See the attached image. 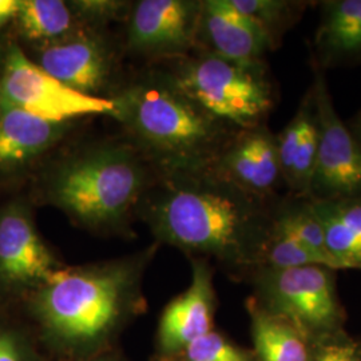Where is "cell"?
Masks as SVG:
<instances>
[{
  "instance_id": "cell-1",
  "label": "cell",
  "mask_w": 361,
  "mask_h": 361,
  "mask_svg": "<svg viewBox=\"0 0 361 361\" xmlns=\"http://www.w3.org/2000/svg\"><path fill=\"white\" fill-rule=\"evenodd\" d=\"M280 198L246 192L209 165L165 174L147 189L138 212L170 245L231 265H261Z\"/></svg>"
},
{
  "instance_id": "cell-2",
  "label": "cell",
  "mask_w": 361,
  "mask_h": 361,
  "mask_svg": "<svg viewBox=\"0 0 361 361\" xmlns=\"http://www.w3.org/2000/svg\"><path fill=\"white\" fill-rule=\"evenodd\" d=\"M146 162L133 142L90 143L47 159L32 176V198L62 210L80 226L121 228L153 185Z\"/></svg>"
},
{
  "instance_id": "cell-3",
  "label": "cell",
  "mask_w": 361,
  "mask_h": 361,
  "mask_svg": "<svg viewBox=\"0 0 361 361\" xmlns=\"http://www.w3.org/2000/svg\"><path fill=\"white\" fill-rule=\"evenodd\" d=\"M116 118L164 176L212 165L240 131L207 114L170 80H143L110 97Z\"/></svg>"
},
{
  "instance_id": "cell-4",
  "label": "cell",
  "mask_w": 361,
  "mask_h": 361,
  "mask_svg": "<svg viewBox=\"0 0 361 361\" xmlns=\"http://www.w3.org/2000/svg\"><path fill=\"white\" fill-rule=\"evenodd\" d=\"M121 259L80 268H61L32 290L31 310L44 331L73 345L107 335L138 297L141 265Z\"/></svg>"
},
{
  "instance_id": "cell-5",
  "label": "cell",
  "mask_w": 361,
  "mask_h": 361,
  "mask_svg": "<svg viewBox=\"0 0 361 361\" xmlns=\"http://www.w3.org/2000/svg\"><path fill=\"white\" fill-rule=\"evenodd\" d=\"M170 80L207 114L234 129L265 125L277 91L265 61L240 63L202 51L183 61Z\"/></svg>"
},
{
  "instance_id": "cell-6",
  "label": "cell",
  "mask_w": 361,
  "mask_h": 361,
  "mask_svg": "<svg viewBox=\"0 0 361 361\" xmlns=\"http://www.w3.org/2000/svg\"><path fill=\"white\" fill-rule=\"evenodd\" d=\"M0 104L56 123L87 116H116L111 98L91 97L67 87L37 65L18 42L4 47Z\"/></svg>"
},
{
  "instance_id": "cell-7",
  "label": "cell",
  "mask_w": 361,
  "mask_h": 361,
  "mask_svg": "<svg viewBox=\"0 0 361 361\" xmlns=\"http://www.w3.org/2000/svg\"><path fill=\"white\" fill-rule=\"evenodd\" d=\"M334 271L325 267L261 268L257 284L267 310L301 336L326 332L340 322Z\"/></svg>"
},
{
  "instance_id": "cell-8",
  "label": "cell",
  "mask_w": 361,
  "mask_h": 361,
  "mask_svg": "<svg viewBox=\"0 0 361 361\" xmlns=\"http://www.w3.org/2000/svg\"><path fill=\"white\" fill-rule=\"evenodd\" d=\"M319 149L308 198L316 202L361 195V146L338 116L325 73L312 67Z\"/></svg>"
},
{
  "instance_id": "cell-9",
  "label": "cell",
  "mask_w": 361,
  "mask_h": 361,
  "mask_svg": "<svg viewBox=\"0 0 361 361\" xmlns=\"http://www.w3.org/2000/svg\"><path fill=\"white\" fill-rule=\"evenodd\" d=\"M62 264L40 237L31 205L16 197L0 205V295L28 296Z\"/></svg>"
},
{
  "instance_id": "cell-10",
  "label": "cell",
  "mask_w": 361,
  "mask_h": 361,
  "mask_svg": "<svg viewBox=\"0 0 361 361\" xmlns=\"http://www.w3.org/2000/svg\"><path fill=\"white\" fill-rule=\"evenodd\" d=\"M202 1L141 0L131 7L128 42L145 55L183 56L197 46Z\"/></svg>"
},
{
  "instance_id": "cell-11",
  "label": "cell",
  "mask_w": 361,
  "mask_h": 361,
  "mask_svg": "<svg viewBox=\"0 0 361 361\" xmlns=\"http://www.w3.org/2000/svg\"><path fill=\"white\" fill-rule=\"evenodd\" d=\"M30 58L67 87L91 97H104L101 92L114 71L111 49L86 26L58 42L32 47Z\"/></svg>"
},
{
  "instance_id": "cell-12",
  "label": "cell",
  "mask_w": 361,
  "mask_h": 361,
  "mask_svg": "<svg viewBox=\"0 0 361 361\" xmlns=\"http://www.w3.org/2000/svg\"><path fill=\"white\" fill-rule=\"evenodd\" d=\"M71 126L0 104V189L34 176Z\"/></svg>"
},
{
  "instance_id": "cell-13",
  "label": "cell",
  "mask_w": 361,
  "mask_h": 361,
  "mask_svg": "<svg viewBox=\"0 0 361 361\" xmlns=\"http://www.w3.org/2000/svg\"><path fill=\"white\" fill-rule=\"evenodd\" d=\"M212 166L234 185L264 198H279L280 188H285L277 135L267 125L240 130Z\"/></svg>"
},
{
  "instance_id": "cell-14",
  "label": "cell",
  "mask_w": 361,
  "mask_h": 361,
  "mask_svg": "<svg viewBox=\"0 0 361 361\" xmlns=\"http://www.w3.org/2000/svg\"><path fill=\"white\" fill-rule=\"evenodd\" d=\"M198 43L204 46L202 51L240 63L264 62L265 55L274 51L264 30L240 13L231 0L202 1Z\"/></svg>"
},
{
  "instance_id": "cell-15",
  "label": "cell",
  "mask_w": 361,
  "mask_h": 361,
  "mask_svg": "<svg viewBox=\"0 0 361 361\" xmlns=\"http://www.w3.org/2000/svg\"><path fill=\"white\" fill-rule=\"evenodd\" d=\"M310 42V66L328 71L361 66V0H324Z\"/></svg>"
},
{
  "instance_id": "cell-16",
  "label": "cell",
  "mask_w": 361,
  "mask_h": 361,
  "mask_svg": "<svg viewBox=\"0 0 361 361\" xmlns=\"http://www.w3.org/2000/svg\"><path fill=\"white\" fill-rule=\"evenodd\" d=\"M214 290L212 271L204 261H194L190 286L176 297L159 324V344L165 353L182 352L195 338L213 331Z\"/></svg>"
},
{
  "instance_id": "cell-17",
  "label": "cell",
  "mask_w": 361,
  "mask_h": 361,
  "mask_svg": "<svg viewBox=\"0 0 361 361\" xmlns=\"http://www.w3.org/2000/svg\"><path fill=\"white\" fill-rule=\"evenodd\" d=\"M276 135L286 192L308 197L319 149L317 107L312 85L302 95L295 116Z\"/></svg>"
},
{
  "instance_id": "cell-18",
  "label": "cell",
  "mask_w": 361,
  "mask_h": 361,
  "mask_svg": "<svg viewBox=\"0 0 361 361\" xmlns=\"http://www.w3.org/2000/svg\"><path fill=\"white\" fill-rule=\"evenodd\" d=\"M313 202L325 245L341 269H361V195Z\"/></svg>"
},
{
  "instance_id": "cell-19",
  "label": "cell",
  "mask_w": 361,
  "mask_h": 361,
  "mask_svg": "<svg viewBox=\"0 0 361 361\" xmlns=\"http://www.w3.org/2000/svg\"><path fill=\"white\" fill-rule=\"evenodd\" d=\"M13 27L19 39L40 47L74 34L82 25L68 1L20 0Z\"/></svg>"
},
{
  "instance_id": "cell-20",
  "label": "cell",
  "mask_w": 361,
  "mask_h": 361,
  "mask_svg": "<svg viewBox=\"0 0 361 361\" xmlns=\"http://www.w3.org/2000/svg\"><path fill=\"white\" fill-rule=\"evenodd\" d=\"M258 361H310L301 334L283 317L250 304Z\"/></svg>"
},
{
  "instance_id": "cell-21",
  "label": "cell",
  "mask_w": 361,
  "mask_h": 361,
  "mask_svg": "<svg viewBox=\"0 0 361 361\" xmlns=\"http://www.w3.org/2000/svg\"><path fill=\"white\" fill-rule=\"evenodd\" d=\"M233 6L256 22L277 50L286 32L296 26L312 4L305 0H231Z\"/></svg>"
},
{
  "instance_id": "cell-22",
  "label": "cell",
  "mask_w": 361,
  "mask_h": 361,
  "mask_svg": "<svg viewBox=\"0 0 361 361\" xmlns=\"http://www.w3.org/2000/svg\"><path fill=\"white\" fill-rule=\"evenodd\" d=\"M301 267H325L332 271L341 269L335 258L302 245L296 240L271 234L262 255L261 268L289 269Z\"/></svg>"
},
{
  "instance_id": "cell-23",
  "label": "cell",
  "mask_w": 361,
  "mask_h": 361,
  "mask_svg": "<svg viewBox=\"0 0 361 361\" xmlns=\"http://www.w3.org/2000/svg\"><path fill=\"white\" fill-rule=\"evenodd\" d=\"M182 353L185 361H250L246 352L214 331L195 338Z\"/></svg>"
},
{
  "instance_id": "cell-24",
  "label": "cell",
  "mask_w": 361,
  "mask_h": 361,
  "mask_svg": "<svg viewBox=\"0 0 361 361\" xmlns=\"http://www.w3.org/2000/svg\"><path fill=\"white\" fill-rule=\"evenodd\" d=\"M68 4L82 26L107 23L131 10L130 3L119 0H73Z\"/></svg>"
},
{
  "instance_id": "cell-25",
  "label": "cell",
  "mask_w": 361,
  "mask_h": 361,
  "mask_svg": "<svg viewBox=\"0 0 361 361\" xmlns=\"http://www.w3.org/2000/svg\"><path fill=\"white\" fill-rule=\"evenodd\" d=\"M0 361H32L25 337L6 325H0Z\"/></svg>"
},
{
  "instance_id": "cell-26",
  "label": "cell",
  "mask_w": 361,
  "mask_h": 361,
  "mask_svg": "<svg viewBox=\"0 0 361 361\" xmlns=\"http://www.w3.org/2000/svg\"><path fill=\"white\" fill-rule=\"evenodd\" d=\"M312 361H361V353L350 343H332L319 349Z\"/></svg>"
},
{
  "instance_id": "cell-27",
  "label": "cell",
  "mask_w": 361,
  "mask_h": 361,
  "mask_svg": "<svg viewBox=\"0 0 361 361\" xmlns=\"http://www.w3.org/2000/svg\"><path fill=\"white\" fill-rule=\"evenodd\" d=\"M20 0H0V31L8 25H13L18 11Z\"/></svg>"
},
{
  "instance_id": "cell-28",
  "label": "cell",
  "mask_w": 361,
  "mask_h": 361,
  "mask_svg": "<svg viewBox=\"0 0 361 361\" xmlns=\"http://www.w3.org/2000/svg\"><path fill=\"white\" fill-rule=\"evenodd\" d=\"M347 125H348L350 133L353 134V137L356 138V141L361 146V110Z\"/></svg>"
},
{
  "instance_id": "cell-29",
  "label": "cell",
  "mask_w": 361,
  "mask_h": 361,
  "mask_svg": "<svg viewBox=\"0 0 361 361\" xmlns=\"http://www.w3.org/2000/svg\"><path fill=\"white\" fill-rule=\"evenodd\" d=\"M3 56H4V49L0 44V70H1V65H3Z\"/></svg>"
}]
</instances>
